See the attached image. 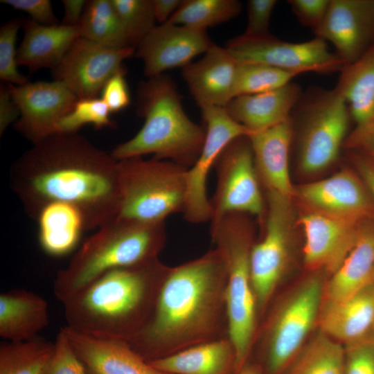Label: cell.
I'll list each match as a JSON object with an SVG mask.
<instances>
[{"label":"cell","mask_w":374,"mask_h":374,"mask_svg":"<svg viewBox=\"0 0 374 374\" xmlns=\"http://www.w3.org/2000/svg\"><path fill=\"white\" fill-rule=\"evenodd\" d=\"M241 9L237 0H183L168 21L206 30L236 17Z\"/></svg>","instance_id":"34"},{"label":"cell","mask_w":374,"mask_h":374,"mask_svg":"<svg viewBox=\"0 0 374 374\" xmlns=\"http://www.w3.org/2000/svg\"><path fill=\"white\" fill-rule=\"evenodd\" d=\"M236 374H264L262 366L258 364L247 363Z\"/></svg>","instance_id":"50"},{"label":"cell","mask_w":374,"mask_h":374,"mask_svg":"<svg viewBox=\"0 0 374 374\" xmlns=\"http://www.w3.org/2000/svg\"><path fill=\"white\" fill-rule=\"evenodd\" d=\"M167 268L158 258L105 273L62 302L66 327L127 341L148 319Z\"/></svg>","instance_id":"3"},{"label":"cell","mask_w":374,"mask_h":374,"mask_svg":"<svg viewBox=\"0 0 374 374\" xmlns=\"http://www.w3.org/2000/svg\"><path fill=\"white\" fill-rule=\"evenodd\" d=\"M7 84L20 112L15 128L33 145L56 133L59 121L78 100L68 87L54 80Z\"/></svg>","instance_id":"15"},{"label":"cell","mask_w":374,"mask_h":374,"mask_svg":"<svg viewBox=\"0 0 374 374\" xmlns=\"http://www.w3.org/2000/svg\"><path fill=\"white\" fill-rule=\"evenodd\" d=\"M20 116L19 109L13 100L8 84L0 86V135L4 133L9 125L15 123Z\"/></svg>","instance_id":"46"},{"label":"cell","mask_w":374,"mask_h":374,"mask_svg":"<svg viewBox=\"0 0 374 374\" xmlns=\"http://www.w3.org/2000/svg\"><path fill=\"white\" fill-rule=\"evenodd\" d=\"M238 64H259L297 75L305 72L329 74L340 71L346 64L331 53L326 41L319 37L303 42H288L274 35L247 39L241 35L225 47Z\"/></svg>","instance_id":"12"},{"label":"cell","mask_w":374,"mask_h":374,"mask_svg":"<svg viewBox=\"0 0 374 374\" xmlns=\"http://www.w3.org/2000/svg\"><path fill=\"white\" fill-rule=\"evenodd\" d=\"M39 240L49 255L60 256L72 251L87 230L84 216L75 206L60 202L44 206L36 217Z\"/></svg>","instance_id":"29"},{"label":"cell","mask_w":374,"mask_h":374,"mask_svg":"<svg viewBox=\"0 0 374 374\" xmlns=\"http://www.w3.org/2000/svg\"><path fill=\"white\" fill-rule=\"evenodd\" d=\"M374 225L367 224L339 268L323 285V301L338 302L372 283Z\"/></svg>","instance_id":"28"},{"label":"cell","mask_w":374,"mask_h":374,"mask_svg":"<svg viewBox=\"0 0 374 374\" xmlns=\"http://www.w3.org/2000/svg\"><path fill=\"white\" fill-rule=\"evenodd\" d=\"M249 137L256 172L267 192H275L290 199L295 197V188L289 173L292 142L290 119Z\"/></svg>","instance_id":"22"},{"label":"cell","mask_w":374,"mask_h":374,"mask_svg":"<svg viewBox=\"0 0 374 374\" xmlns=\"http://www.w3.org/2000/svg\"><path fill=\"white\" fill-rule=\"evenodd\" d=\"M48 323V303L38 294L24 289L1 293L0 337L4 341L33 339Z\"/></svg>","instance_id":"26"},{"label":"cell","mask_w":374,"mask_h":374,"mask_svg":"<svg viewBox=\"0 0 374 374\" xmlns=\"http://www.w3.org/2000/svg\"><path fill=\"white\" fill-rule=\"evenodd\" d=\"M55 342L39 337L0 344V374H44L53 354Z\"/></svg>","instance_id":"33"},{"label":"cell","mask_w":374,"mask_h":374,"mask_svg":"<svg viewBox=\"0 0 374 374\" xmlns=\"http://www.w3.org/2000/svg\"><path fill=\"white\" fill-rule=\"evenodd\" d=\"M214 43L206 30L168 21L156 26L136 48L135 55L142 60L148 78L167 70L184 67Z\"/></svg>","instance_id":"19"},{"label":"cell","mask_w":374,"mask_h":374,"mask_svg":"<svg viewBox=\"0 0 374 374\" xmlns=\"http://www.w3.org/2000/svg\"><path fill=\"white\" fill-rule=\"evenodd\" d=\"M135 51L132 46L112 48L80 37L51 69L52 77L78 100L98 98L107 80L125 68L123 61Z\"/></svg>","instance_id":"14"},{"label":"cell","mask_w":374,"mask_h":374,"mask_svg":"<svg viewBox=\"0 0 374 374\" xmlns=\"http://www.w3.org/2000/svg\"><path fill=\"white\" fill-rule=\"evenodd\" d=\"M78 28L80 37L102 46H130L112 0L87 1Z\"/></svg>","instance_id":"31"},{"label":"cell","mask_w":374,"mask_h":374,"mask_svg":"<svg viewBox=\"0 0 374 374\" xmlns=\"http://www.w3.org/2000/svg\"><path fill=\"white\" fill-rule=\"evenodd\" d=\"M348 170L295 188V196L310 210L357 222L374 214V201L364 181Z\"/></svg>","instance_id":"18"},{"label":"cell","mask_w":374,"mask_h":374,"mask_svg":"<svg viewBox=\"0 0 374 374\" xmlns=\"http://www.w3.org/2000/svg\"><path fill=\"white\" fill-rule=\"evenodd\" d=\"M372 283L374 285V271L373 274Z\"/></svg>","instance_id":"51"},{"label":"cell","mask_w":374,"mask_h":374,"mask_svg":"<svg viewBox=\"0 0 374 374\" xmlns=\"http://www.w3.org/2000/svg\"><path fill=\"white\" fill-rule=\"evenodd\" d=\"M373 334L374 335V326H373Z\"/></svg>","instance_id":"52"},{"label":"cell","mask_w":374,"mask_h":374,"mask_svg":"<svg viewBox=\"0 0 374 374\" xmlns=\"http://www.w3.org/2000/svg\"><path fill=\"white\" fill-rule=\"evenodd\" d=\"M111 114L101 98L78 100L73 109L59 121L57 132L77 133L87 124L93 125L97 130L113 127L115 125L111 119Z\"/></svg>","instance_id":"37"},{"label":"cell","mask_w":374,"mask_h":374,"mask_svg":"<svg viewBox=\"0 0 374 374\" xmlns=\"http://www.w3.org/2000/svg\"><path fill=\"white\" fill-rule=\"evenodd\" d=\"M300 121L299 166L305 174L320 172L338 158L347 138L348 105L335 89L314 87L301 94L291 113Z\"/></svg>","instance_id":"9"},{"label":"cell","mask_w":374,"mask_h":374,"mask_svg":"<svg viewBox=\"0 0 374 374\" xmlns=\"http://www.w3.org/2000/svg\"><path fill=\"white\" fill-rule=\"evenodd\" d=\"M23 39L17 51V65L30 72L53 69L80 37L78 26L43 25L30 17L22 19Z\"/></svg>","instance_id":"25"},{"label":"cell","mask_w":374,"mask_h":374,"mask_svg":"<svg viewBox=\"0 0 374 374\" xmlns=\"http://www.w3.org/2000/svg\"><path fill=\"white\" fill-rule=\"evenodd\" d=\"M244 215L229 213L211 224L210 229L215 248L225 264L229 337L235 348V365L238 368L248 362L260 320L251 280L253 230Z\"/></svg>","instance_id":"6"},{"label":"cell","mask_w":374,"mask_h":374,"mask_svg":"<svg viewBox=\"0 0 374 374\" xmlns=\"http://www.w3.org/2000/svg\"><path fill=\"white\" fill-rule=\"evenodd\" d=\"M1 2L15 10L28 13L30 19L39 24L43 25L58 24L49 0H1Z\"/></svg>","instance_id":"44"},{"label":"cell","mask_w":374,"mask_h":374,"mask_svg":"<svg viewBox=\"0 0 374 374\" xmlns=\"http://www.w3.org/2000/svg\"><path fill=\"white\" fill-rule=\"evenodd\" d=\"M124 68L112 76L101 91V99L105 103L111 113H117L127 107L131 103L128 84Z\"/></svg>","instance_id":"42"},{"label":"cell","mask_w":374,"mask_h":374,"mask_svg":"<svg viewBox=\"0 0 374 374\" xmlns=\"http://www.w3.org/2000/svg\"><path fill=\"white\" fill-rule=\"evenodd\" d=\"M238 64L226 48L215 44L202 59L182 68V77L200 108L225 107L234 98Z\"/></svg>","instance_id":"20"},{"label":"cell","mask_w":374,"mask_h":374,"mask_svg":"<svg viewBox=\"0 0 374 374\" xmlns=\"http://www.w3.org/2000/svg\"><path fill=\"white\" fill-rule=\"evenodd\" d=\"M318 323L322 332L344 345L372 334L374 285L371 283L341 301H322Z\"/></svg>","instance_id":"23"},{"label":"cell","mask_w":374,"mask_h":374,"mask_svg":"<svg viewBox=\"0 0 374 374\" xmlns=\"http://www.w3.org/2000/svg\"><path fill=\"white\" fill-rule=\"evenodd\" d=\"M291 199L267 192L265 233L251 247V280L259 319L263 317L287 265L294 221Z\"/></svg>","instance_id":"10"},{"label":"cell","mask_w":374,"mask_h":374,"mask_svg":"<svg viewBox=\"0 0 374 374\" xmlns=\"http://www.w3.org/2000/svg\"><path fill=\"white\" fill-rule=\"evenodd\" d=\"M299 223L305 233V267L330 274L341 265L368 224L312 210L304 213Z\"/></svg>","instance_id":"16"},{"label":"cell","mask_w":374,"mask_h":374,"mask_svg":"<svg viewBox=\"0 0 374 374\" xmlns=\"http://www.w3.org/2000/svg\"><path fill=\"white\" fill-rule=\"evenodd\" d=\"M276 0H249L247 3V24L241 35L247 39H262L272 36L269 26Z\"/></svg>","instance_id":"41"},{"label":"cell","mask_w":374,"mask_h":374,"mask_svg":"<svg viewBox=\"0 0 374 374\" xmlns=\"http://www.w3.org/2000/svg\"><path fill=\"white\" fill-rule=\"evenodd\" d=\"M200 109L206 125L205 139L197 161L186 171V197L182 213L184 219L193 224L211 220V208L206 195V181L217 157L233 140L251 134L229 114L225 107L213 106Z\"/></svg>","instance_id":"13"},{"label":"cell","mask_w":374,"mask_h":374,"mask_svg":"<svg viewBox=\"0 0 374 374\" xmlns=\"http://www.w3.org/2000/svg\"><path fill=\"white\" fill-rule=\"evenodd\" d=\"M226 337L227 276L224 260L214 248L194 260L168 266L148 319L127 342L148 362Z\"/></svg>","instance_id":"2"},{"label":"cell","mask_w":374,"mask_h":374,"mask_svg":"<svg viewBox=\"0 0 374 374\" xmlns=\"http://www.w3.org/2000/svg\"><path fill=\"white\" fill-rule=\"evenodd\" d=\"M22 19H12L0 28V78L3 82L14 85L28 82V78L17 69L15 44Z\"/></svg>","instance_id":"38"},{"label":"cell","mask_w":374,"mask_h":374,"mask_svg":"<svg viewBox=\"0 0 374 374\" xmlns=\"http://www.w3.org/2000/svg\"><path fill=\"white\" fill-rule=\"evenodd\" d=\"M183 0H153L156 20L161 24L167 22L177 11Z\"/></svg>","instance_id":"48"},{"label":"cell","mask_w":374,"mask_h":374,"mask_svg":"<svg viewBox=\"0 0 374 374\" xmlns=\"http://www.w3.org/2000/svg\"><path fill=\"white\" fill-rule=\"evenodd\" d=\"M330 0H289L291 9L303 26L313 32L322 23Z\"/></svg>","instance_id":"43"},{"label":"cell","mask_w":374,"mask_h":374,"mask_svg":"<svg viewBox=\"0 0 374 374\" xmlns=\"http://www.w3.org/2000/svg\"><path fill=\"white\" fill-rule=\"evenodd\" d=\"M323 285L319 275L308 277L269 314L260 336L264 374H283L304 347L318 322Z\"/></svg>","instance_id":"8"},{"label":"cell","mask_w":374,"mask_h":374,"mask_svg":"<svg viewBox=\"0 0 374 374\" xmlns=\"http://www.w3.org/2000/svg\"><path fill=\"white\" fill-rule=\"evenodd\" d=\"M296 75V73L264 64H238L234 98L279 89L291 82Z\"/></svg>","instance_id":"35"},{"label":"cell","mask_w":374,"mask_h":374,"mask_svg":"<svg viewBox=\"0 0 374 374\" xmlns=\"http://www.w3.org/2000/svg\"><path fill=\"white\" fill-rule=\"evenodd\" d=\"M165 222L143 223L115 217L98 228L58 271L53 290L61 302L114 269L159 258L165 247Z\"/></svg>","instance_id":"5"},{"label":"cell","mask_w":374,"mask_h":374,"mask_svg":"<svg viewBox=\"0 0 374 374\" xmlns=\"http://www.w3.org/2000/svg\"><path fill=\"white\" fill-rule=\"evenodd\" d=\"M314 33L330 42L346 64L354 62L374 44V0H330Z\"/></svg>","instance_id":"17"},{"label":"cell","mask_w":374,"mask_h":374,"mask_svg":"<svg viewBox=\"0 0 374 374\" xmlns=\"http://www.w3.org/2000/svg\"><path fill=\"white\" fill-rule=\"evenodd\" d=\"M64 328L87 374H167L152 366L125 340L95 338Z\"/></svg>","instance_id":"21"},{"label":"cell","mask_w":374,"mask_h":374,"mask_svg":"<svg viewBox=\"0 0 374 374\" xmlns=\"http://www.w3.org/2000/svg\"><path fill=\"white\" fill-rule=\"evenodd\" d=\"M136 113L144 118L141 130L111 152L116 160L145 154L169 160L187 169L197 161L206 131L186 114L172 79L163 73L140 82Z\"/></svg>","instance_id":"4"},{"label":"cell","mask_w":374,"mask_h":374,"mask_svg":"<svg viewBox=\"0 0 374 374\" xmlns=\"http://www.w3.org/2000/svg\"><path fill=\"white\" fill-rule=\"evenodd\" d=\"M283 374H344V346L320 330Z\"/></svg>","instance_id":"32"},{"label":"cell","mask_w":374,"mask_h":374,"mask_svg":"<svg viewBox=\"0 0 374 374\" xmlns=\"http://www.w3.org/2000/svg\"><path fill=\"white\" fill-rule=\"evenodd\" d=\"M214 168L217 187L209 199L211 224L224 215L239 213L261 217L264 200L249 136H240L222 151Z\"/></svg>","instance_id":"11"},{"label":"cell","mask_w":374,"mask_h":374,"mask_svg":"<svg viewBox=\"0 0 374 374\" xmlns=\"http://www.w3.org/2000/svg\"><path fill=\"white\" fill-rule=\"evenodd\" d=\"M302 93L299 84L290 82L275 90L236 96L225 109L252 134L287 121Z\"/></svg>","instance_id":"24"},{"label":"cell","mask_w":374,"mask_h":374,"mask_svg":"<svg viewBox=\"0 0 374 374\" xmlns=\"http://www.w3.org/2000/svg\"><path fill=\"white\" fill-rule=\"evenodd\" d=\"M334 89L346 101L357 125L374 121V44L356 61L344 66Z\"/></svg>","instance_id":"30"},{"label":"cell","mask_w":374,"mask_h":374,"mask_svg":"<svg viewBox=\"0 0 374 374\" xmlns=\"http://www.w3.org/2000/svg\"><path fill=\"white\" fill-rule=\"evenodd\" d=\"M117 161L78 132H57L13 163L10 184L32 217L48 203L65 202L82 211L87 230L98 229L118 213Z\"/></svg>","instance_id":"1"},{"label":"cell","mask_w":374,"mask_h":374,"mask_svg":"<svg viewBox=\"0 0 374 374\" xmlns=\"http://www.w3.org/2000/svg\"><path fill=\"white\" fill-rule=\"evenodd\" d=\"M130 46L136 48L156 26L153 0H112Z\"/></svg>","instance_id":"36"},{"label":"cell","mask_w":374,"mask_h":374,"mask_svg":"<svg viewBox=\"0 0 374 374\" xmlns=\"http://www.w3.org/2000/svg\"><path fill=\"white\" fill-rule=\"evenodd\" d=\"M344 147L361 151L374 159V121L362 125L348 135Z\"/></svg>","instance_id":"45"},{"label":"cell","mask_w":374,"mask_h":374,"mask_svg":"<svg viewBox=\"0 0 374 374\" xmlns=\"http://www.w3.org/2000/svg\"><path fill=\"white\" fill-rule=\"evenodd\" d=\"M344 374H374V335L344 345Z\"/></svg>","instance_id":"40"},{"label":"cell","mask_w":374,"mask_h":374,"mask_svg":"<svg viewBox=\"0 0 374 374\" xmlns=\"http://www.w3.org/2000/svg\"><path fill=\"white\" fill-rule=\"evenodd\" d=\"M120 200L117 218L165 222L183 213L187 168L169 160L134 157L117 161Z\"/></svg>","instance_id":"7"},{"label":"cell","mask_w":374,"mask_h":374,"mask_svg":"<svg viewBox=\"0 0 374 374\" xmlns=\"http://www.w3.org/2000/svg\"><path fill=\"white\" fill-rule=\"evenodd\" d=\"M148 362L167 374H233L235 351L229 337H226Z\"/></svg>","instance_id":"27"},{"label":"cell","mask_w":374,"mask_h":374,"mask_svg":"<svg viewBox=\"0 0 374 374\" xmlns=\"http://www.w3.org/2000/svg\"><path fill=\"white\" fill-rule=\"evenodd\" d=\"M356 166L374 201V163L361 157H356Z\"/></svg>","instance_id":"49"},{"label":"cell","mask_w":374,"mask_h":374,"mask_svg":"<svg viewBox=\"0 0 374 374\" xmlns=\"http://www.w3.org/2000/svg\"><path fill=\"white\" fill-rule=\"evenodd\" d=\"M87 1L64 0V16L62 24L69 26H78Z\"/></svg>","instance_id":"47"},{"label":"cell","mask_w":374,"mask_h":374,"mask_svg":"<svg viewBox=\"0 0 374 374\" xmlns=\"http://www.w3.org/2000/svg\"><path fill=\"white\" fill-rule=\"evenodd\" d=\"M44 374H87L64 328L57 335L53 354Z\"/></svg>","instance_id":"39"}]
</instances>
